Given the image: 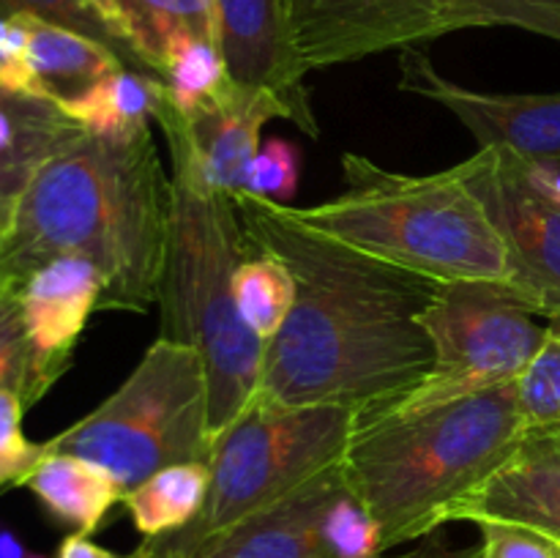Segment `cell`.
I'll return each instance as SVG.
<instances>
[{
  "label": "cell",
  "instance_id": "obj_1",
  "mask_svg": "<svg viewBox=\"0 0 560 558\" xmlns=\"http://www.w3.org/2000/svg\"><path fill=\"white\" fill-rule=\"evenodd\" d=\"M233 200L252 249L282 260L295 282L290 317L266 345L255 397L366 419L424 383L435 348L421 312L443 282L342 244L290 206L246 191Z\"/></svg>",
  "mask_w": 560,
  "mask_h": 558
},
{
  "label": "cell",
  "instance_id": "obj_2",
  "mask_svg": "<svg viewBox=\"0 0 560 558\" xmlns=\"http://www.w3.org/2000/svg\"><path fill=\"white\" fill-rule=\"evenodd\" d=\"M170 219L173 178L151 126L120 137L82 131L22 189L0 239V293L77 255L102 274L98 310L148 312L162 290Z\"/></svg>",
  "mask_w": 560,
  "mask_h": 558
},
{
  "label": "cell",
  "instance_id": "obj_3",
  "mask_svg": "<svg viewBox=\"0 0 560 558\" xmlns=\"http://www.w3.org/2000/svg\"><path fill=\"white\" fill-rule=\"evenodd\" d=\"M525 435L517 381L427 408L383 410L355 421L345 481L388 553L454 523Z\"/></svg>",
  "mask_w": 560,
  "mask_h": 558
},
{
  "label": "cell",
  "instance_id": "obj_4",
  "mask_svg": "<svg viewBox=\"0 0 560 558\" xmlns=\"http://www.w3.org/2000/svg\"><path fill=\"white\" fill-rule=\"evenodd\" d=\"M173 159V219L164 263L159 337L195 348L208 372V421L217 438L255 399L266 345L241 323L235 274L252 246L233 195L208 184L189 124L162 98L153 115Z\"/></svg>",
  "mask_w": 560,
  "mask_h": 558
},
{
  "label": "cell",
  "instance_id": "obj_5",
  "mask_svg": "<svg viewBox=\"0 0 560 558\" xmlns=\"http://www.w3.org/2000/svg\"><path fill=\"white\" fill-rule=\"evenodd\" d=\"M342 178L345 189L334 200L293 208L295 217L438 282H509L506 244L459 164L432 175H405L361 153H345Z\"/></svg>",
  "mask_w": 560,
  "mask_h": 558
},
{
  "label": "cell",
  "instance_id": "obj_6",
  "mask_svg": "<svg viewBox=\"0 0 560 558\" xmlns=\"http://www.w3.org/2000/svg\"><path fill=\"white\" fill-rule=\"evenodd\" d=\"M211 449L206 361L164 337L98 408L44 441V452L96 463L124 492L167 465L208 463Z\"/></svg>",
  "mask_w": 560,
  "mask_h": 558
},
{
  "label": "cell",
  "instance_id": "obj_7",
  "mask_svg": "<svg viewBox=\"0 0 560 558\" xmlns=\"http://www.w3.org/2000/svg\"><path fill=\"white\" fill-rule=\"evenodd\" d=\"M359 416L342 408H288L255 397L217 438L211 490L202 512L175 534L148 539L153 558H170L273 507L339 463Z\"/></svg>",
  "mask_w": 560,
  "mask_h": 558
},
{
  "label": "cell",
  "instance_id": "obj_8",
  "mask_svg": "<svg viewBox=\"0 0 560 558\" xmlns=\"http://www.w3.org/2000/svg\"><path fill=\"white\" fill-rule=\"evenodd\" d=\"M506 282H443L421 312L435 364L394 408H427L523 377L547 337V321Z\"/></svg>",
  "mask_w": 560,
  "mask_h": 558
},
{
  "label": "cell",
  "instance_id": "obj_9",
  "mask_svg": "<svg viewBox=\"0 0 560 558\" xmlns=\"http://www.w3.org/2000/svg\"><path fill=\"white\" fill-rule=\"evenodd\" d=\"M509 252V288L541 317H560V206L534 186L520 153L479 148L459 162Z\"/></svg>",
  "mask_w": 560,
  "mask_h": 558
},
{
  "label": "cell",
  "instance_id": "obj_10",
  "mask_svg": "<svg viewBox=\"0 0 560 558\" xmlns=\"http://www.w3.org/2000/svg\"><path fill=\"white\" fill-rule=\"evenodd\" d=\"M446 0H284L306 71L408 49L446 36Z\"/></svg>",
  "mask_w": 560,
  "mask_h": 558
},
{
  "label": "cell",
  "instance_id": "obj_11",
  "mask_svg": "<svg viewBox=\"0 0 560 558\" xmlns=\"http://www.w3.org/2000/svg\"><path fill=\"white\" fill-rule=\"evenodd\" d=\"M399 91L454 115L479 148L560 162V93H487L452 82L416 47L399 55Z\"/></svg>",
  "mask_w": 560,
  "mask_h": 558
},
{
  "label": "cell",
  "instance_id": "obj_12",
  "mask_svg": "<svg viewBox=\"0 0 560 558\" xmlns=\"http://www.w3.org/2000/svg\"><path fill=\"white\" fill-rule=\"evenodd\" d=\"M217 38L230 82L246 91H268L288 107L290 124L317 137L315 109L290 36L284 0H213Z\"/></svg>",
  "mask_w": 560,
  "mask_h": 558
},
{
  "label": "cell",
  "instance_id": "obj_13",
  "mask_svg": "<svg viewBox=\"0 0 560 558\" xmlns=\"http://www.w3.org/2000/svg\"><path fill=\"white\" fill-rule=\"evenodd\" d=\"M345 487L339 460L293 496L170 558H337L323 534V520Z\"/></svg>",
  "mask_w": 560,
  "mask_h": 558
},
{
  "label": "cell",
  "instance_id": "obj_14",
  "mask_svg": "<svg viewBox=\"0 0 560 558\" xmlns=\"http://www.w3.org/2000/svg\"><path fill=\"white\" fill-rule=\"evenodd\" d=\"M102 293L98 268L77 255L44 263L16 290L33 356L52 386L69 370L71 353L85 332L88 317L102 304Z\"/></svg>",
  "mask_w": 560,
  "mask_h": 558
},
{
  "label": "cell",
  "instance_id": "obj_15",
  "mask_svg": "<svg viewBox=\"0 0 560 558\" xmlns=\"http://www.w3.org/2000/svg\"><path fill=\"white\" fill-rule=\"evenodd\" d=\"M290 120L288 107L268 91H246L230 82L222 96L186 118L208 184L228 195L244 191L246 173L260 148L268 120Z\"/></svg>",
  "mask_w": 560,
  "mask_h": 558
},
{
  "label": "cell",
  "instance_id": "obj_16",
  "mask_svg": "<svg viewBox=\"0 0 560 558\" xmlns=\"http://www.w3.org/2000/svg\"><path fill=\"white\" fill-rule=\"evenodd\" d=\"M517 520L560 534V432H528L454 523Z\"/></svg>",
  "mask_w": 560,
  "mask_h": 558
},
{
  "label": "cell",
  "instance_id": "obj_17",
  "mask_svg": "<svg viewBox=\"0 0 560 558\" xmlns=\"http://www.w3.org/2000/svg\"><path fill=\"white\" fill-rule=\"evenodd\" d=\"M118 69H126L124 60L102 42L27 14L22 93L44 98L66 113L93 85Z\"/></svg>",
  "mask_w": 560,
  "mask_h": 558
},
{
  "label": "cell",
  "instance_id": "obj_18",
  "mask_svg": "<svg viewBox=\"0 0 560 558\" xmlns=\"http://www.w3.org/2000/svg\"><path fill=\"white\" fill-rule=\"evenodd\" d=\"M22 487L38 498L49 518L85 536L102 528L109 509L124 501V490L107 470L91 460L63 452L44 454Z\"/></svg>",
  "mask_w": 560,
  "mask_h": 558
},
{
  "label": "cell",
  "instance_id": "obj_19",
  "mask_svg": "<svg viewBox=\"0 0 560 558\" xmlns=\"http://www.w3.org/2000/svg\"><path fill=\"white\" fill-rule=\"evenodd\" d=\"M113 22L156 77L175 38L200 36L219 44L213 0H113Z\"/></svg>",
  "mask_w": 560,
  "mask_h": 558
},
{
  "label": "cell",
  "instance_id": "obj_20",
  "mask_svg": "<svg viewBox=\"0 0 560 558\" xmlns=\"http://www.w3.org/2000/svg\"><path fill=\"white\" fill-rule=\"evenodd\" d=\"M211 490L208 463H178L156 470L124 492V507L142 539L175 534L202 512Z\"/></svg>",
  "mask_w": 560,
  "mask_h": 558
},
{
  "label": "cell",
  "instance_id": "obj_21",
  "mask_svg": "<svg viewBox=\"0 0 560 558\" xmlns=\"http://www.w3.org/2000/svg\"><path fill=\"white\" fill-rule=\"evenodd\" d=\"M164 96L167 88L156 74L118 69L93 85L80 102L71 104L66 115L91 135H135L151 126L148 120L156 115Z\"/></svg>",
  "mask_w": 560,
  "mask_h": 558
},
{
  "label": "cell",
  "instance_id": "obj_22",
  "mask_svg": "<svg viewBox=\"0 0 560 558\" xmlns=\"http://www.w3.org/2000/svg\"><path fill=\"white\" fill-rule=\"evenodd\" d=\"M295 301V282L282 260L252 249L235 274V306L238 317L255 337L271 342L290 317Z\"/></svg>",
  "mask_w": 560,
  "mask_h": 558
},
{
  "label": "cell",
  "instance_id": "obj_23",
  "mask_svg": "<svg viewBox=\"0 0 560 558\" xmlns=\"http://www.w3.org/2000/svg\"><path fill=\"white\" fill-rule=\"evenodd\" d=\"M159 80L164 82L170 102L184 118H191L202 107L217 102L230 85L219 44L200 36H180L170 44Z\"/></svg>",
  "mask_w": 560,
  "mask_h": 558
},
{
  "label": "cell",
  "instance_id": "obj_24",
  "mask_svg": "<svg viewBox=\"0 0 560 558\" xmlns=\"http://www.w3.org/2000/svg\"><path fill=\"white\" fill-rule=\"evenodd\" d=\"M446 33L465 27H520L560 42V0H446Z\"/></svg>",
  "mask_w": 560,
  "mask_h": 558
},
{
  "label": "cell",
  "instance_id": "obj_25",
  "mask_svg": "<svg viewBox=\"0 0 560 558\" xmlns=\"http://www.w3.org/2000/svg\"><path fill=\"white\" fill-rule=\"evenodd\" d=\"M14 14L38 16V20L71 27V31L82 33V36L88 38H96V42H102L104 47H109L120 60H124L126 69H137L151 74V71L142 66V60L137 58L131 44L126 42L124 33L118 31V25H115L113 20H107L91 0H0V16Z\"/></svg>",
  "mask_w": 560,
  "mask_h": 558
},
{
  "label": "cell",
  "instance_id": "obj_26",
  "mask_svg": "<svg viewBox=\"0 0 560 558\" xmlns=\"http://www.w3.org/2000/svg\"><path fill=\"white\" fill-rule=\"evenodd\" d=\"M0 388L20 394L27 408L52 388L33 356L16 290L0 293Z\"/></svg>",
  "mask_w": 560,
  "mask_h": 558
},
{
  "label": "cell",
  "instance_id": "obj_27",
  "mask_svg": "<svg viewBox=\"0 0 560 558\" xmlns=\"http://www.w3.org/2000/svg\"><path fill=\"white\" fill-rule=\"evenodd\" d=\"M528 432H560V317L547 321V337L517 381Z\"/></svg>",
  "mask_w": 560,
  "mask_h": 558
},
{
  "label": "cell",
  "instance_id": "obj_28",
  "mask_svg": "<svg viewBox=\"0 0 560 558\" xmlns=\"http://www.w3.org/2000/svg\"><path fill=\"white\" fill-rule=\"evenodd\" d=\"M301 175V153L293 142L282 137H266L257 148L255 159L246 173L244 191L246 195L262 197V200L288 206L299 191Z\"/></svg>",
  "mask_w": 560,
  "mask_h": 558
},
{
  "label": "cell",
  "instance_id": "obj_29",
  "mask_svg": "<svg viewBox=\"0 0 560 558\" xmlns=\"http://www.w3.org/2000/svg\"><path fill=\"white\" fill-rule=\"evenodd\" d=\"M323 534L337 558H377L381 550V531L364 503L345 487L323 520Z\"/></svg>",
  "mask_w": 560,
  "mask_h": 558
},
{
  "label": "cell",
  "instance_id": "obj_30",
  "mask_svg": "<svg viewBox=\"0 0 560 558\" xmlns=\"http://www.w3.org/2000/svg\"><path fill=\"white\" fill-rule=\"evenodd\" d=\"M479 558H560V534L517 520H476Z\"/></svg>",
  "mask_w": 560,
  "mask_h": 558
},
{
  "label": "cell",
  "instance_id": "obj_31",
  "mask_svg": "<svg viewBox=\"0 0 560 558\" xmlns=\"http://www.w3.org/2000/svg\"><path fill=\"white\" fill-rule=\"evenodd\" d=\"M27 405L9 388H0V487L22 485L25 476L44 457V443L27 441L22 432V414Z\"/></svg>",
  "mask_w": 560,
  "mask_h": 558
},
{
  "label": "cell",
  "instance_id": "obj_32",
  "mask_svg": "<svg viewBox=\"0 0 560 558\" xmlns=\"http://www.w3.org/2000/svg\"><path fill=\"white\" fill-rule=\"evenodd\" d=\"M55 558H153L151 545L148 539H142V545L131 553H113L107 547L91 542V536L85 534H69L58 547V556Z\"/></svg>",
  "mask_w": 560,
  "mask_h": 558
},
{
  "label": "cell",
  "instance_id": "obj_33",
  "mask_svg": "<svg viewBox=\"0 0 560 558\" xmlns=\"http://www.w3.org/2000/svg\"><path fill=\"white\" fill-rule=\"evenodd\" d=\"M33 173H36V170L20 167V164L11 162H0V233L9 228L11 211H14L16 200H20L22 189H25Z\"/></svg>",
  "mask_w": 560,
  "mask_h": 558
},
{
  "label": "cell",
  "instance_id": "obj_34",
  "mask_svg": "<svg viewBox=\"0 0 560 558\" xmlns=\"http://www.w3.org/2000/svg\"><path fill=\"white\" fill-rule=\"evenodd\" d=\"M525 173L534 181L539 191H545L552 202L560 206V162H547V159H525Z\"/></svg>",
  "mask_w": 560,
  "mask_h": 558
},
{
  "label": "cell",
  "instance_id": "obj_35",
  "mask_svg": "<svg viewBox=\"0 0 560 558\" xmlns=\"http://www.w3.org/2000/svg\"><path fill=\"white\" fill-rule=\"evenodd\" d=\"M377 558H479V547H465V550H446L443 545H424L405 556H377Z\"/></svg>",
  "mask_w": 560,
  "mask_h": 558
},
{
  "label": "cell",
  "instance_id": "obj_36",
  "mask_svg": "<svg viewBox=\"0 0 560 558\" xmlns=\"http://www.w3.org/2000/svg\"><path fill=\"white\" fill-rule=\"evenodd\" d=\"M0 558H27L20 536L9 528H0Z\"/></svg>",
  "mask_w": 560,
  "mask_h": 558
},
{
  "label": "cell",
  "instance_id": "obj_37",
  "mask_svg": "<svg viewBox=\"0 0 560 558\" xmlns=\"http://www.w3.org/2000/svg\"><path fill=\"white\" fill-rule=\"evenodd\" d=\"M93 5H96L98 11H102L104 16H107V20H113V0H91Z\"/></svg>",
  "mask_w": 560,
  "mask_h": 558
},
{
  "label": "cell",
  "instance_id": "obj_38",
  "mask_svg": "<svg viewBox=\"0 0 560 558\" xmlns=\"http://www.w3.org/2000/svg\"><path fill=\"white\" fill-rule=\"evenodd\" d=\"M27 558H42V556H27Z\"/></svg>",
  "mask_w": 560,
  "mask_h": 558
},
{
  "label": "cell",
  "instance_id": "obj_39",
  "mask_svg": "<svg viewBox=\"0 0 560 558\" xmlns=\"http://www.w3.org/2000/svg\"><path fill=\"white\" fill-rule=\"evenodd\" d=\"M0 239H3V233H0Z\"/></svg>",
  "mask_w": 560,
  "mask_h": 558
}]
</instances>
